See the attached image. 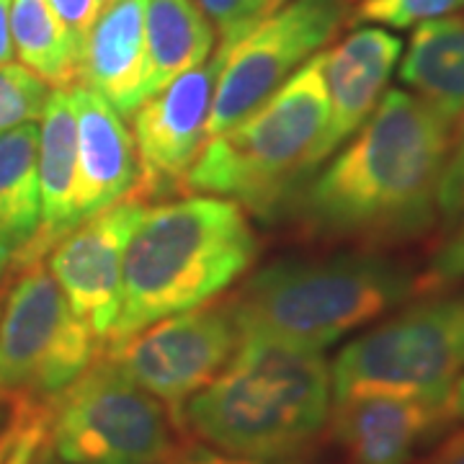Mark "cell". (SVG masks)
<instances>
[{"instance_id":"6da1fadb","label":"cell","mask_w":464,"mask_h":464,"mask_svg":"<svg viewBox=\"0 0 464 464\" xmlns=\"http://www.w3.org/2000/svg\"><path fill=\"white\" fill-rule=\"evenodd\" d=\"M315 179L292 191V215L320 240L395 246L439 219V179L454 137L429 103L387 91Z\"/></svg>"},{"instance_id":"7a4b0ae2","label":"cell","mask_w":464,"mask_h":464,"mask_svg":"<svg viewBox=\"0 0 464 464\" xmlns=\"http://www.w3.org/2000/svg\"><path fill=\"white\" fill-rule=\"evenodd\" d=\"M331 408V364L323 351L243 335L230 364L173 420L232 457L292 459L328 426Z\"/></svg>"},{"instance_id":"3957f363","label":"cell","mask_w":464,"mask_h":464,"mask_svg":"<svg viewBox=\"0 0 464 464\" xmlns=\"http://www.w3.org/2000/svg\"><path fill=\"white\" fill-rule=\"evenodd\" d=\"M256 256L258 240L237 201L191 194L148 207L124 250L121 310L109 343L212 302Z\"/></svg>"},{"instance_id":"277c9868","label":"cell","mask_w":464,"mask_h":464,"mask_svg":"<svg viewBox=\"0 0 464 464\" xmlns=\"http://www.w3.org/2000/svg\"><path fill=\"white\" fill-rule=\"evenodd\" d=\"M418 292L413 268L377 250L264 266L230 299L243 335L325 351Z\"/></svg>"},{"instance_id":"5b68a950","label":"cell","mask_w":464,"mask_h":464,"mask_svg":"<svg viewBox=\"0 0 464 464\" xmlns=\"http://www.w3.org/2000/svg\"><path fill=\"white\" fill-rule=\"evenodd\" d=\"M325 124L328 91L323 52H317L246 119L207 137L181 191L271 215L313 173V152Z\"/></svg>"},{"instance_id":"8992f818","label":"cell","mask_w":464,"mask_h":464,"mask_svg":"<svg viewBox=\"0 0 464 464\" xmlns=\"http://www.w3.org/2000/svg\"><path fill=\"white\" fill-rule=\"evenodd\" d=\"M464 372V292L420 299L338 351L333 400L441 395Z\"/></svg>"},{"instance_id":"52a82bcc","label":"cell","mask_w":464,"mask_h":464,"mask_svg":"<svg viewBox=\"0 0 464 464\" xmlns=\"http://www.w3.org/2000/svg\"><path fill=\"white\" fill-rule=\"evenodd\" d=\"M176 429L168 405L106 353L52 400L50 441L67 464H168Z\"/></svg>"},{"instance_id":"ba28073f","label":"cell","mask_w":464,"mask_h":464,"mask_svg":"<svg viewBox=\"0 0 464 464\" xmlns=\"http://www.w3.org/2000/svg\"><path fill=\"white\" fill-rule=\"evenodd\" d=\"M103 353L44 261L14 271L0 315V400H52Z\"/></svg>"},{"instance_id":"9c48e42d","label":"cell","mask_w":464,"mask_h":464,"mask_svg":"<svg viewBox=\"0 0 464 464\" xmlns=\"http://www.w3.org/2000/svg\"><path fill=\"white\" fill-rule=\"evenodd\" d=\"M351 0H289L235 39H219L217 75L207 137L230 130L282 88L299 67L333 42Z\"/></svg>"},{"instance_id":"30bf717a","label":"cell","mask_w":464,"mask_h":464,"mask_svg":"<svg viewBox=\"0 0 464 464\" xmlns=\"http://www.w3.org/2000/svg\"><path fill=\"white\" fill-rule=\"evenodd\" d=\"M230 299L163 317L103 351L130 380L176 413L230 364L240 346Z\"/></svg>"},{"instance_id":"8fae6325","label":"cell","mask_w":464,"mask_h":464,"mask_svg":"<svg viewBox=\"0 0 464 464\" xmlns=\"http://www.w3.org/2000/svg\"><path fill=\"white\" fill-rule=\"evenodd\" d=\"M333 439L351 464H411L420 449L464 426V372L441 395L333 400Z\"/></svg>"},{"instance_id":"7c38bea8","label":"cell","mask_w":464,"mask_h":464,"mask_svg":"<svg viewBox=\"0 0 464 464\" xmlns=\"http://www.w3.org/2000/svg\"><path fill=\"white\" fill-rule=\"evenodd\" d=\"M222 52L197 70L145 99L132 114L134 148L140 163V181L134 199L166 197L181 191V183L207 142L209 109L215 99Z\"/></svg>"},{"instance_id":"4fadbf2b","label":"cell","mask_w":464,"mask_h":464,"mask_svg":"<svg viewBox=\"0 0 464 464\" xmlns=\"http://www.w3.org/2000/svg\"><path fill=\"white\" fill-rule=\"evenodd\" d=\"M145 201L127 197L99 215L75 225L47 253L52 276L72 313L106 346L121 310V264Z\"/></svg>"},{"instance_id":"5bb4252c","label":"cell","mask_w":464,"mask_h":464,"mask_svg":"<svg viewBox=\"0 0 464 464\" xmlns=\"http://www.w3.org/2000/svg\"><path fill=\"white\" fill-rule=\"evenodd\" d=\"M400 57L402 39L382 26H359L331 52H323L328 124L313 152V170L374 114Z\"/></svg>"},{"instance_id":"9a60e30c","label":"cell","mask_w":464,"mask_h":464,"mask_svg":"<svg viewBox=\"0 0 464 464\" xmlns=\"http://www.w3.org/2000/svg\"><path fill=\"white\" fill-rule=\"evenodd\" d=\"M78 130V222L99 215L127 197L140 181L134 137L124 116L83 83L67 88Z\"/></svg>"},{"instance_id":"2e32d148","label":"cell","mask_w":464,"mask_h":464,"mask_svg":"<svg viewBox=\"0 0 464 464\" xmlns=\"http://www.w3.org/2000/svg\"><path fill=\"white\" fill-rule=\"evenodd\" d=\"M78 130L75 109L67 88H52L50 101L39 119V230L11 261V274L24 266L44 261L78 222Z\"/></svg>"},{"instance_id":"e0dca14e","label":"cell","mask_w":464,"mask_h":464,"mask_svg":"<svg viewBox=\"0 0 464 464\" xmlns=\"http://www.w3.org/2000/svg\"><path fill=\"white\" fill-rule=\"evenodd\" d=\"M145 0H111L88 34L81 83L132 116L145 101Z\"/></svg>"},{"instance_id":"ac0fdd59","label":"cell","mask_w":464,"mask_h":464,"mask_svg":"<svg viewBox=\"0 0 464 464\" xmlns=\"http://www.w3.org/2000/svg\"><path fill=\"white\" fill-rule=\"evenodd\" d=\"M400 81L431 106L457 142L464 134V16L449 14L418 24Z\"/></svg>"},{"instance_id":"d6986e66","label":"cell","mask_w":464,"mask_h":464,"mask_svg":"<svg viewBox=\"0 0 464 464\" xmlns=\"http://www.w3.org/2000/svg\"><path fill=\"white\" fill-rule=\"evenodd\" d=\"M215 47V26L197 0H145V99L204 65Z\"/></svg>"},{"instance_id":"ffe728a7","label":"cell","mask_w":464,"mask_h":464,"mask_svg":"<svg viewBox=\"0 0 464 464\" xmlns=\"http://www.w3.org/2000/svg\"><path fill=\"white\" fill-rule=\"evenodd\" d=\"M39 217V124L29 121L0 134V237L14 256L34 240Z\"/></svg>"},{"instance_id":"44dd1931","label":"cell","mask_w":464,"mask_h":464,"mask_svg":"<svg viewBox=\"0 0 464 464\" xmlns=\"http://www.w3.org/2000/svg\"><path fill=\"white\" fill-rule=\"evenodd\" d=\"M14 57L50 88L81 83V52L50 0L11 3Z\"/></svg>"},{"instance_id":"7402d4cb","label":"cell","mask_w":464,"mask_h":464,"mask_svg":"<svg viewBox=\"0 0 464 464\" xmlns=\"http://www.w3.org/2000/svg\"><path fill=\"white\" fill-rule=\"evenodd\" d=\"M52 400H5L11 415L0 431V464H67L50 441Z\"/></svg>"},{"instance_id":"603a6c76","label":"cell","mask_w":464,"mask_h":464,"mask_svg":"<svg viewBox=\"0 0 464 464\" xmlns=\"http://www.w3.org/2000/svg\"><path fill=\"white\" fill-rule=\"evenodd\" d=\"M52 88L21 63L0 65V134L39 121Z\"/></svg>"},{"instance_id":"cb8c5ba5","label":"cell","mask_w":464,"mask_h":464,"mask_svg":"<svg viewBox=\"0 0 464 464\" xmlns=\"http://www.w3.org/2000/svg\"><path fill=\"white\" fill-rule=\"evenodd\" d=\"M464 0H359L348 24H372L382 29H413L431 18L459 11Z\"/></svg>"},{"instance_id":"d4e9b609","label":"cell","mask_w":464,"mask_h":464,"mask_svg":"<svg viewBox=\"0 0 464 464\" xmlns=\"http://www.w3.org/2000/svg\"><path fill=\"white\" fill-rule=\"evenodd\" d=\"M286 3L289 0H197L204 16L212 21L219 39H235L246 34Z\"/></svg>"},{"instance_id":"484cf974","label":"cell","mask_w":464,"mask_h":464,"mask_svg":"<svg viewBox=\"0 0 464 464\" xmlns=\"http://www.w3.org/2000/svg\"><path fill=\"white\" fill-rule=\"evenodd\" d=\"M464 279V215L431 253L429 268L418 276V292H444Z\"/></svg>"},{"instance_id":"4316f807","label":"cell","mask_w":464,"mask_h":464,"mask_svg":"<svg viewBox=\"0 0 464 464\" xmlns=\"http://www.w3.org/2000/svg\"><path fill=\"white\" fill-rule=\"evenodd\" d=\"M436 209H439V217H444L447 222H454L464 215V134L454 142L441 170L439 191H436Z\"/></svg>"},{"instance_id":"83f0119b","label":"cell","mask_w":464,"mask_h":464,"mask_svg":"<svg viewBox=\"0 0 464 464\" xmlns=\"http://www.w3.org/2000/svg\"><path fill=\"white\" fill-rule=\"evenodd\" d=\"M54 14L65 24L67 34L72 36L75 47L81 52V65H83V50L88 42V34L93 32L96 21L106 11L111 0H50Z\"/></svg>"},{"instance_id":"f1b7e54d","label":"cell","mask_w":464,"mask_h":464,"mask_svg":"<svg viewBox=\"0 0 464 464\" xmlns=\"http://www.w3.org/2000/svg\"><path fill=\"white\" fill-rule=\"evenodd\" d=\"M168 464H310L304 457H292V459H248V457H232L225 451L204 447H188L181 454L176 451V457Z\"/></svg>"},{"instance_id":"f546056e","label":"cell","mask_w":464,"mask_h":464,"mask_svg":"<svg viewBox=\"0 0 464 464\" xmlns=\"http://www.w3.org/2000/svg\"><path fill=\"white\" fill-rule=\"evenodd\" d=\"M420 464H464V426L451 431Z\"/></svg>"},{"instance_id":"4dcf8cb0","label":"cell","mask_w":464,"mask_h":464,"mask_svg":"<svg viewBox=\"0 0 464 464\" xmlns=\"http://www.w3.org/2000/svg\"><path fill=\"white\" fill-rule=\"evenodd\" d=\"M11 3L0 0V65L14 63V39H11Z\"/></svg>"},{"instance_id":"1f68e13d","label":"cell","mask_w":464,"mask_h":464,"mask_svg":"<svg viewBox=\"0 0 464 464\" xmlns=\"http://www.w3.org/2000/svg\"><path fill=\"white\" fill-rule=\"evenodd\" d=\"M11 258H14V250L0 237V284L5 279V274L11 271Z\"/></svg>"}]
</instances>
